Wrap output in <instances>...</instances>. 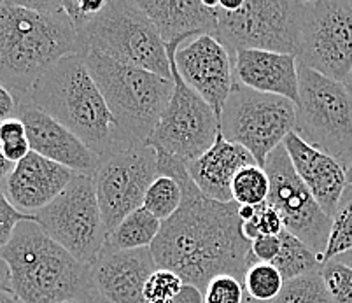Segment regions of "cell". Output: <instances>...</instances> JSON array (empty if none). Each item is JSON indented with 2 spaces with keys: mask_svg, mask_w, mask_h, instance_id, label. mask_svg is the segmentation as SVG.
Instances as JSON below:
<instances>
[{
  "mask_svg": "<svg viewBox=\"0 0 352 303\" xmlns=\"http://www.w3.org/2000/svg\"><path fill=\"white\" fill-rule=\"evenodd\" d=\"M86 69L116 121L118 148L146 144L174 91V81L86 51Z\"/></svg>",
  "mask_w": 352,
  "mask_h": 303,
  "instance_id": "5",
  "label": "cell"
},
{
  "mask_svg": "<svg viewBox=\"0 0 352 303\" xmlns=\"http://www.w3.org/2000/svg\"><path fill=\"white\" fill-rule=\"evenodd\" d=\"M156 177L158 158L151 146H124L98 156L94 181L107 237L128 214L142 207Z\"/></svg>",
  "mask_w": 352,
  "mask_h": 303,
  "instance_id": "13",
  "label": "cell"
},
{
  "mask_svg": "<svg viewBox=\"0 0 352 303\" xmlns=\"http://www.w3.org/2000/svg\"><path fill=\"white\" fill-rule=\"evenodd\" d=\"M2 5H4V2H0V9H2Z\"/></svg>",
  "mask_w": 352,
  "mask_h": 303,
  "instance_id": "46",
  "label": "cell"
},
{
  "mask_svg": "<svg viewBox=\"0 0 352 303\" xmlns=\"http://www.w3.org/2000/svg\"><path fill=\"white\" fill-rule=\"evenodd\" d=\"M107 5V0H95V2H86V0H62V8L65 11L67 18L72 23L74 30L81 32L88 27L91 21L104 11Z\"/></svg>",
  "mask_w": 352,
  "mask_h": 303,
  "instance_id": "35",
  "label": "cell"
},
{
  "mask_svg": "<svg viewBox=\"0 0 352 303\" xmlns=\"http://www.w3.org/2000/svg\"><path fill=\"white\" fill-rule=\"evenodd\" d=\"M162 221L156 219L151 212H147L144 207L128 214L126 218L109 234L107 247L118 251H135V249L151 247L153 242L160 235Z\"/></svg>",
  "mask_w": 352,
  "mask_h": 303,
  "instance_id": "23",
  "label": "cell"
},
{
  "mask_svg": "<svg viewBox=\"0 0 352 303\" xmlns=\"http://www.w3.org/2000/svg\"><path fill=\"white\" fill-rule=\"evenodd\" d=\"M296 58L307 69L345 82L352 70V2H303Z\"/></svg>",
  "mask_w": 352,
  "mask_h": 303,
  "instance_id": "12",
  "label": "cell"
},
{
  "mask_svg": "<svg viewBox=\"0 0 352 303\" xmlns=\"http://www.w3.org/2000/svg\"><path fill=\"white\" fill-rule=\"evenodd\" d=\"M283 146L289 156L294 172L312 193L319 207L331 218L340 203L345 188L349 186L344 165L333 156L307 144L294 132L284 139Z\"/></svg>",
  "mask_w": 352,
  "mask_h": 303,
  "instance_id": "20",
  "label": "cell"
},
{
  "mask_svg": "<svg viewBox=\"0 0 352 303\" xmlns=\"http://www.w3.org/2000/svg\"><path fill=\"white\" fill-rule=\"evenodd\" d=\"M344 85H345V88H347V90H349V93L352 95V70H351V74H349V78L345 79Z\"/></svg>",
  "mask_w": 352,
  "mask_h": 303,
  "instance_id": "44",
  "label": "cell"
},
{
  "mask_svg": "<svg viewBox=\"0 0 352 303\" xmlns=\"http://www.w3.org/2000/svg\"><path fill=\"white\" fill-rule=\"evenodd\" d=\"M298 91L294 133L344 165L352 155V95L344 82L302 63H298Z\"/></svg>",
  "mask_w": 352,
  "mask_h": 303,
  "instance_id": "7",
  "label": "cell"
},
{
  "mask_svg": "<svg viewBox=\"0 0 352 303\" xmlns=\"http://www.w3.org/2000/svg\"><path fill=\"white\" fill-rule=\"evenodd\" d=\"M81 139L95 155L118 148V128L97 82L79 55L60 60L25 97Z\"/></svg>",
  "mask_w": 352,
  "mask_h": 303,
  "instance_id": "4",
  "label": "cell"
},
{
  "mask_svg": "<svg viewBox=\"0 0 352 303\" xmlns=\"http://www.w3.org/2000/svg\"><path fill=\"white\" fill-rule=\"evenodd\" d=\"M284 277L272 263H254L244 277V289L251 298L259 302H274L284 286Z\"/></svg>",
  "mask_w": 352,
  "mask_h": 303,
  "instance_id": "29",
  "label": "cell"
},
{
  "mask_svg": "<svg viewBox=\"0 0 352 303\" xmlns=\"http://www.w3.org/2000/svg\"><path fill=\"white\" fill-rule=\"evenodd\" d=\"M23 221H35V216L20 212L8 200L4 188H0V251L9 244L14 229Z\"/></svg>",
  "mask_w": 352,
  "mask_h": 303,
  "instance_id": "36",
  "label": "cell"
},
{
  "mask_svg": "<svg viewBox=\"0 0 352 303\" xmlns=\"http://www.w3.org/2000/svg\"><path fill=\"white\" fill-rule=\"evenodd\" d=\"M0 148L12 165L20 164L21 159L30 155L32 149L27 128L18 116L9 117L4 123H0Z\"/></svg>",
  "mask_w": 352,
  "mask_h": 303,
  "instance_id": "30",
  "label": "cell"
},
{
  "mask_svg": "<svg viewBox=\"0 0 352 303\" xmlns=\"http://www.w3.org/2000/svg\"><path fill=\"white\" fill-rule=\"evenodd\" d=\"M204 296H206V303H242L244 302V284L228 273L216 276L209 280Z\"/></svg>",
  "mask_w": 352,
  "mask_h": 303,
  "instance_id": "34",
  "label": "cell"
},
{
  "mask_svg": "<svg viewBox=\"0 0 352 303\" xmlns=\"http://www.w3.org/2000/svg\"><path fill=\"white\" fill-rule=\"evenodd\" d=\"M182 279L170 270L158 269L147 279L144 288L146 303H170L172 298L182 288Z\"/></svg>",
  "mask_w": 352,
  "mask_h": 303,
  "instance_id": "33",
  "label": "cell"
},
{
  "mask_svg": "<svg viewBox=\"0 0 352 303\" xmlns=\"http://www.w3.org/2000/svg\"><path fill=\"white\" fill-rule=\"evenodd\" d=\"M0 303H21V300L11 291V288L0 286Z\"/></svg>",
  "mask_w": 352,
  "mask_h": 303,
  "instance_id": "41",
  "label": "cell"
},
{
  "mask_svg": "<svg viewBox=\"0 0 352 303\" xmlns=\"http://www.w3.org/2000/svg\"><path fill=\"white\" fill-rule=\"evenodd\" d=\"M74 174L70 168L30 151L4 181L6 197L20 212L35 216L60 197Z\"/></svg>",
  "mask_w": 352,
  "mask_h": 303,
  "instance_id": "18",
  "label": "cell"
},
{
  "mask_svg": "<svg viewBox=\"0 0 352 303\" xmlns=\"http://www.w3.org/2000/svg\"><path fill=\"white\" fill-rule=\"evenodd\" d=\"M233 79L249 90L277 95L294 105L300 102L298 58L294 55L240 49L233 55Z\"/></svg>",
  "mask_w": 352,
  "mask_h": 303,
  "instance_id": "19",
  "label": "cell"
},
{
  "mask_svg": "<svg viewBox=\"0 0 352 303\" xmlns=\"http://www.w3.org/2000/svg\"><path fill=\"white\" fill-rule=\"evenodd\" d=\"M158 175H168L182 190V203L151 245L158 269L177 273L182 282L206 291L216 276L236 277L244 284L254 258L251 242L242 234L239 203L216 202L201 193L190 177L186 164L156 151Z\"/></svg>",
  "mask_w": 352,
  "mask_h": 303,
  "instance_id": "1",
  "label": "cell"
},
{
  "mask_svg": "<svg viewBox=\"0 0 352 303\" xmlns=\"http://www.w3.org/2000/svg\"><path fill=\"white\" fill-rule=\"evenodd\" d=\"M16 116L23 121L27 128L32 151L70 168L76 174H95L98 155H95L62 123L27 100L20 102Z\"/></svg>",
  "mask_w": 352,
  "mask_h": 303,
  "instance_id": "17",
  "label": "cell"
},
{
  "mask_svg": "<svg viewBox=\"0 0 352 303\" xmlns=\"http://www.w3.org/2000/svg\"><path fill=\"white\" fill-rule=\"evenodd\" d=\"M303 2L296 0H244L225 9L217 2L216 39L235 55L240 49L298 53Z\"/></svg>",
  "mask_w": 352,
  "mask_h": 303,
  "instance_id": "8",
  "label": "cell"
},
{
  "mask_svg": "<svg viewBox=\"0 0 352 303\" xmlns=\"http://www.w3.org/2000/svg\"><path fill=\"white\" fill-rule=\"evenodd\" d=\"M9 284L21 303H100L91 267L56 244L35 221H23L0 251Z\"/></svg>",
  "mask_w": 352,
  "mask_h": 303,
  "instance_id": "2",
  "label": "cell"
},
{
  "mask_svg": "<svg viewBox=\"0 0 352 303\" xmlns=\"http://www.w3.org/2000/svg\"><path fill=\"white\" fill-rule=\"evenodd\" d=\"M156 270L151 247L118 251L104 245L91 265V279L100 303H146L144 288Z\"/></svg>",
  "mask_w": 352,
  "mask_h": 303,
  "instance_id": "16",
  "label": "cell"
},
{
  "mask_svg": "<svg viewBox=\"0 0 352 303\" xmlns=\"http://www.w3.org/2000/svg\"><path fill=\"white\" fill-rule=\"evenodd\" d=\"M284 232V223L279 212L274 209L268 202L256 205V216L252 221L242 223V234L249 242L256 240L261 235H272L277 237Z\"/></svg>",
  "mask_w": 352,
  "mask_h": 303,
  "instance_id": "32",
  "label": "cell"
},
{
  "mask_svg": "<svg viewBox=\"0 0 352 303\" xmlns=\"http://www.w3.org/2000/svg\"><path fill=\"white\" fill-rule=\"evenodd\" d=\"M272 303H333V300L321 270H318L286 280L279 296Z\"/></svg>",
  "mask_w": 352,
  "mask_h": 303,
  "instance_id": "27",
  "label": "cell"
},
{
  "mask_svg": "<svg viewBox=\"0 0 352 303\" xmlns=\"http://www.w3.org/2000/svg\"><path fill=\"white\" fill-rule=\"evenodd\" d=\"M182 203V190L179 183L168 175H158L147 188L142 207L156 219L165 223L179 210Z\"/></svg>",
  "mask_w": 352,
  "mask_h": 303,
  "instance_id": "26",
  "label": "cell"
},
{
  "mask_svg": "<svg viewBox=\"0 0 352 303\" xmlns=\"http://www.w3.org/2000/svg\"><path fill=\"white\" fill-rule=\"evenodd\" d=\"M344 168H345V175H347V184L349 186H352V155L349 156V159L344 164Z\"/></svg>",
  "mask_w": 352,
  "mask_h": 303,
  "instance_id": "42",
  "label": "cell"
},
{
  "mask_svg": "<svg viewBox=\"0 0 352 303\" xmlns=\"http://www.w3.org/2000/svg\"><path fill=\"white\" fill-rule=\"evenodd\" d=\"M181 44H165L174 91L146 144L188 165L214 144L219 132V120L212 107L191 90L177 72L174 51L181 47Z\"/></svg>",
  "mask_w": 352,
  "mask_h": 303,
  "instance_id": "10",
  "label": "cell"
},
{
  "mask_svg": "<svg viewBox=\"0 0 352 303\" xmlns=\"http://www.w3.org/2000/svg\"><path fill=\"white\" fill-rule=\"evenodd\" d=\"M335 261H340V263L347 265V267H351V269H352V251H349V253H345V254H342V256L335 258Z\"/></svg>",
  "mask_w": 352,
  "mask_h": 303,
  "instance_id": "43",
  "label": "cell"
},
{
  "mask_svg": "<svg viewBox=\"0 0 352 303\" xmlns=\"http://www.w3.org/2000/svg\"><path fill=\"white\" fill-rule=\"evenodd\" d=\"M0 286H4V284H2V282H0Z\"/></svg>",
  "mask_w": 352,
  "mask_h": 303,
  "instance_id": "47",
  "label": "cell"
},
{
  "mask_svg": "<svg viewBox=\"0 0 352 303\" xmlns=\"http://www.w3.org/2000/svg\"><path fill=\"white\" fill-rule=\"evenodd\" d=\"M78 37L81 56L95 51L123 65L172 79L165 43L137 0H109L104 11L78 32Z\"/></svg>",
  "mask_w": 352,
  "mask_h": 303,
  "instance_id": "6",
  "label": "cell"
},
{
  "mask_svg": "<svg viewBox=\"0 0 352 303\" xmlns=\"http://www.w3.org/2000/svg\"><path fill=\"white\" fill-rule=\"evenodd\" d=\"M65 303H94V302H65Z\"/></svg>",
  "mask_w": 352,
  "mask_h": 303,
  "instance_id": "45",
  "label": "cell"
},
{
  "mask_svg": "<svg viewBox=\"0 0 352 303\" xmlns=\"http://www.w3.org/2000/svg\"><path fill=\"white\" fill-rule=\"evenodd\" d=\"M170 303H206V296L198 286L184 282Z\"/></svg>",
  "mask_w": 352,
  "mask_h": 303,
  "instance_id": "39",
  "label": "cell"
},
{
  "mask_svg": "<svg viewBox=\"0 0 352 303\" xmlns=\"http://www.w3.org/2000/svg\"><path fill=\"white\" fill-rule=\"evenodd\" d=\"M35 223L76 260L91 267L107 242L94 175L74 174L60 197L35 214Z\"/></svg>",
  "mask_w": 352,
  "mask_h": 303,
  "instance_id": "11",
  "label": "cell"
},
{
  "mask_svg": "<svg viewBox=\"0 0 352 303\" xmlns=\"http://www.w3.org/2000/svg\"><path fill=\"white\" fill-rule=\"evenodd\" d=\"M352 251V186L345 188L340 203L331 216L328 245L322 253V265Z\"/></svg>",
  "mask_w": 352,
  "mask_h": 303,
  "instance_id": "25",
  "label": "cell"
},
{
  "mask_svg": "<svg viewBox=\"0 0 352 303\" xmlns=\"http://www.w3.org/2000/svg\"><path fill=\"white\" fill-rule=\"evenodd\" d=\"M163 43H184L198 35L217 34V2L219 0H137Z\"/></svg>",
  "mask_w": 352,
  "mask_h": 303,
  "instance_id": "21",
  "label": "cell"
},
{
  "mask_svg": "<svg viewBox=\"0 0 352 303\" xmlns=\"http://www.w3.org/2000/svg\"><path fill=\"white\" fill-rule=\"evenodd\" d=\"M280 253V238L272 235H261L251 242V254L256 263H272Z\"/></svg>",
  "mask_w": 352,
  "mask_h": 303,
  "instance_id": "37",
  "label": "cell"
},
{
  "mask_svg": "<svg viewBox=\"0 0 352 303\" xmlns=\"http://www.w3.org/2000/svg\"><path fill=\"white\" fill-rule=\"evenodd\" d=\"M18 98L12 91H9L4 85H0V123H4L9 117H14L18 113Z\"/></svg>",
  "mask_w": 352,
  "mask_h": 303,
  "instance_id": "38",
  "label": "cell"
},
{
  "mask_svg": "<svg viewBox=\"0 0 352 303\" xmlns=\"http://www.w3.org/2000/svg\"><path fill=\"white\" fill-rule=\"evenodd\" d=\"M294 123L296 105L291 100L233 85L221 113L219 130L226 140L248 149L263 168L268 155L294 132Z\"/></svg>",
  "mask_w": 352,
  "mask_h": 303,
  "instance_id": "9",
  "label": "cell"
},
{
  "mask_svg": "<svg viewBox=\"0 0 352 303\" xmlns=\"http://www.w3.org/2000/svg\"><path fill=\"white\" fill-rule=\"evenodd\" d=\"M12 168H14V165L6 158L4 153H2V148H0V181L8 179L9 175H11Z\"/></svg>",
  "mask_w": 352,
  "mask_h": 303,
  "instance_id": "40",
  "label": "cell"
},
{
  "mask_svg": "<svg viewBox=\"0 0 352 303\" xmlns=\"http://www.w3.org/2000/svg\"><path fill=\"white\" fill-rule=\"evenodd\" d=\"M182 81L212 107L217 120L233 90V58L212 35H198L174 51Z\"/></svg>",
  "mask_w": 352,
  "mask_h": 303,
  "instance_id": "15",
  "label": "cell"
},
{
  "mask_svg": "<svg viewBox=\"0 0 352 303\" xmlns=\"http://www.w3.org/2000/svg\"><path fill=\"white\" fill-rule=\"evenodd\" d=\"M263 168L270 179L267 202L279 212L284 229L305 242L321 260L328 245L331 218L319 207L312 193L294 172L283 144L268 155Z\"/></svg>",
  "mask_w": 352,
  "mask_h": 303,
  "instance_id": "14",
  "label": "cell"
},
{
  "mask_svg": "<svg viewBox=\"0 0 352 303\" xmlns=\"http://www.w3.org/2000/svg\"><path fill=\"white\" fill-rule=\"evenodd\" d=\"M280 238V253L277 254L272 265L283 273L284 280L294 279V277L305 276L310 272H318L322 269V263L319 256L312 249L294 237L287 229H284L279 235Z\"/></svg>",
  "mask_w": 352,
  "mask_h": 303,
  "instance_id": "24",
  "label": "cell"
},
{
  "mask_svg": "<svg viewBox=\"0 0 352 303\" xmlns=\"http://www.w3.org/2000/svg\"><path fill=\"white\" fill-rule=\"evenodd\" d=\"M69 55L81 56L78 32L65 11L37 12L20 0L0 9V85L27 97L47 70Z\"/></svg>",
  "mask_w": 352,
  "mask_h": 303,
  "instance_id": "3",
  "label": "cell"
},
{
  "mask_svg": "<svg viewBox=\"0 0 352 303\" xmlns=\"http://www.w3.org/2000/svg\"><path fill=\"white\" fill-rule=\"evenodd\" d=\"M270 193V179H268L265 168L258 165L240 168L232 183L233 202L239 205L256 207L267 202Z\"/></svg>",
  "mask_w": 352,
  "mask_h": 303,
  "instance_id": "28",
  "label": "cell"
},
{
  "mask_svg": "<svg viewBox=\"0 0 352 303\" xmlns=\"http://www.w3.org/2000/svg\"><path fill=\"white\" fill-rule=\"evenodd\" d=\"M333 303H352V269L340 261H328L321 269Z\"/></svg>",
  "mask_w": 352,
  "mask_h": 303,
  "instance_id": "31",
  "label": "cell"
},
{
  "mask_svg": "<svg viewBox=\"0 0 352 303\" xmlns=\"http://www.w3.org/2000/svg\"><path fill=\"white\" fill-rule=\"evenodd\" d=\"M258 165L251 153L239 144H233L217 132L214 144L200 158L188 164V172L201 193L216 202H233L232 183L240 168Z\"/></svg>",
  "mask_w": 352,
  "mask_h": 303,
  "instance_id": "22",
  "label": "cell"
}]
</instances>
